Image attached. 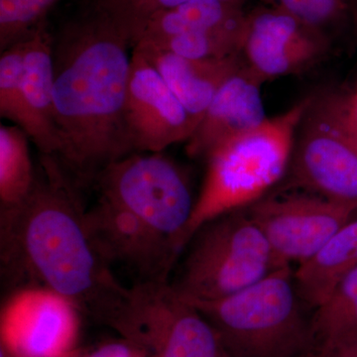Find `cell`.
<instances>
[{
	"label": "cell",
	"instance_id": "11",
	"mask_svg": "<svg viewBox=\"0 0 357 357\" xmlns=\"http://www.w3.org/2000/svg\"><path fill=\"white\" fill-rule=\"evenodd\" d=\"M123 119L133 153H160L187 142L199 126L158 70L132 49Z\"/></svg>",
	"mask_w": 357,
	"mask_h": 357
},
{
	"label": "cell",
	"instance_id": "4",
	"mask_svg": "<svg viewBox=\"0 0 357 357\" xmlns=\"http://www.w3.org/2000/svg\"><path fill=\"white\" fill-rule=\"evenodd\" d=\"M185 299L208 319L229 357H317L290 265L229 297Z\"/></svg>",
	"mask_w": 357,
	"mask_h": 357
},
{
	"label": "cell",
	"instance_id": "28",
	"mask_svg": "<svg viewBox=\"0 0 357 357\" xmlns=\"http://www.w3.org/2000/svg\"><path fill=\"white\" fill-rule=\"evenodd\" d=\"M317 357H357V337L321 349Z\"/></svg>",
	"mask_w": 357,
	"mask_h": 357
},
{
	"label": "cell",
	"instance_id": "6",
	"mask_svg": "<svg viewBox=\"0 0 357 357\" xmlns=\"http://www.w3.org/2000/svg\"><path fill=\"white\" fill-rule=\"evenodd\" d=\"M93 185L98 196L132 213L178 255L184 251L196 198L184 171L162 152L116 160L100 171Z\"/></svg>",
	"mask_w": 357,
	"mask_h": 357
},
{
	"label": "cell",
	"instance_id": "10",
	"mask_svg": "<svg viewBox=\"0 0 357 357\" xmlns=\"http://www.w3.org/2000/svg\"><path fill=\"white\" fill-rule=\"evenodd\" d=\"M292 185L357 208V152L312 98L296 137Z\"/></svg>",
	"mask_w": 357,
	"mask_h": 357
},
{
	"label": "cell",
	"instance_id": "3",
	"mask_svg": "<svg viewBox=\"0 0 357 357\" xmlns=\"http://www.w3.org/2000/svg\"><path fill=\"white\" fill-rule=\"evenodd\" d=\"M312 100H300L284 114L220 143L204 157L206 176L185 230V248L204 223L248 208L280 182L290 168L298 130Z\"/></svg>",
	"mask_w": 357,
	"mask_h": 357
},
{
	"label": "cell",
	"instance_id": "13",
	"mask_svg": "<svg viewBox=\"0 0 357 357\" xmlns=\"http://www.w3.org/2000/svg\"><path fill=\"white\" fill-rule=\"evenodd\" d=\"M86 222L96 248L112 266L129 268L139 281H168L177 253L132 213L98 196L86 208Z\"/></svg>",
	"mask_w": 357,
	"mask_h": 357
},
{
	"label": "cell",
	"instance_id": "24",
	"mask_svg": "<svg viewBox=\"0 0 357 357\" xmlns=\"http://www.w3.org/2000/svg\"><path fill=\"white\" fill-rule=\"evenodd\" d=\"M295 16L331 39L332 34L354 16L352 0H260Z\"/></svg>",
	"mask_w": 357,
	"mask_h": 357
},
{
	"label": "cell",
	"instance_id": "32",
	"mask_svg": "<svg viewBox=\"0 0 357 357\" xmlns=\"http://www.w3.org/2000/svg\"><path fill=\"white\" fill-rule=\"evenodd\" d=\"M141 357H145V356H141Z\"/></svg>",
	"mask_w": 357,
	"mask_h": 357
},
{
	"label": "cell",
	"instance_id": "23",
	"mask_svg": "<svg viewBox=\"0 0 357 357\" xmlns=\"http://www.w3.org/2000/svg\"><path fill=\"white\" fill-rule=\"evenodd\" d=\"M192 1L199 0H91V4L114 22L133 49L154 15ZM225 1L244 3L245 0Z\"/></svg>",
	"mask_w": 357,
	"mask_h": 357
},
{
	"label": "cell",
	"instance_id": "30",
	"mask_svg": "<svg viewBox=\"0 0 357 357\" xmlns=\"http://www.w3.org/2000/svg\"><path fill=\"white\" fill-rule=\"evenodd\" d=\"M352 7H354V21L357 23V0H352Z\"/></svg>",
	"mask_w": 357,
	"mask_h": 357
},
{
	"label": "cell",
	"instance_id": "22",
	"mask_svg": "<svg viewBox=\"0 0 357 357\" xmlns=\"http://www.w3.org/2000/svg\"><path fill=\"white\" fill-rule=\"evenodd\" d=\"M245 24L246 16L239 22L208 31L180 35L157 44L143 42L138 44L148 45L160 50L171 52L181 57L195 60L229 58L241 55Z\"/></svg>",
	"mask_w": 357,
	"mask_h": 357
},
{
	"label": "cell",
	"instance_id": "12",
	"mask_svg": "<svg viewBox=\"0 0 357 357\" xmlns=\"http://www.w3.org/2000/svg\"><path fill=\"white\" fill-rule=\"evenodd\" d=\"M330 47L328 36L277 7L263 4L246 14L241 56L262 82L309 69Z\"/></svg>",
	"mask_w": 357,
	"mask_h": 357
},
{
	"label": "cell",
	"instance_id": "29",
	"mask_svg": "<svg viewBox=\"0 0 357 357\" xmlns=\"http://www.w3.org/2000/svg\"><path fill=\"white\" fill-rule=\"evenodd\" d=\"M342 100H344L347 109L357 119V89L356 93L351 96H347H347H342Z\"/></svg>",
	"mask_w": 357,
	"mask_h": 357
},
{
	"label": "cell",
	"instance_id": "17",
	"mask_svg": "<svg viewBox=\"0 0 357 357\" xmlns=\"http://www.w3.org/2000/svg\"><path fill=\"white\" fill-rule=\"evenodd\" d=\"M23 42L22 89L26 102L41 126L58 141L61 149L54 116V37L49 31L48 22L35 28Z\"/></svg>",
	"mask_w": 357,
	"mask_h": 357
},
{
	"label": "cell",
	"instance_id": "5",
	"mask_svg": "<svg viewBox=\"0 0 357 357\" xmlns=\"http://www.w3.org/2000/svg\"><path fill=\"white\" fill-rule=\"evenodd\" d=\"M188 246L180 277L172 284L187 299L229 297L288 266L277 259L245 208L204 223Z\"/></svg>",
	"mask_w": 357,
	"mask_h": 357
},
{
	"label": "cell",
	"instance_id": "20",
	"mask_svg": "<svg viewBox=\"0 0 357 357\" xmlns=\"http://www.w3.org/2000/svg\"><path fill=\"white\" fill-rule=\"evenodd\" d=\"M29 140L18 126H0V213L21 206L36 184Z\"/></svg>",
	"mask_w": 357,
	"mask_h": 357
},
{
	"label": "cell",
	"instance_id": "16",
	"mask_svg": "<svg viewBox=\"0 0 357 357\" xmlns=\"http://www.w3.org/2000/svg\"><path fill=\"white\" fill-rule=\"evenodd\" d=\"M356 268L357 218H351L316 255L300 264L294 272L300 299L316 309L335 286Z\"/></svg>",
	"mask_w": 357,
	"mask_h": 357
},
{
	"label": "cell",
	"instance_id": "14",
	"mask_svg": "<svg viewBox=\"0 0 357 357\" xmlns=\"http://www.w3.org/2000/svg\"><path fill=\"white\" fill-rule=\"evenodd\" d=\"M262 83L245 64L234 73L218 91L196 130L187 141L188 154L206 157L220 143L266 121Z\"/></svg>",
	"mask_w": 357,
	"mask_h": 357
},
{
	"label": "cell",
	"instance_id": "18",
	"mask_svg": "<svg viewBox=\"0 0 357 357\" xmlns=\"http://www.w3.org/2000/svg\"><path fill=\"white\" fill-rule=\"evenodd\" d=\"M243 6V2L199 0L162 11L147 23L138 43L157 44L180 35L234 24L245 17Z\"/></svg>",
	"mask_w": 357,
	"mask_h": 357
},
{
	"label": "cell",
	"instance_id": "31",
	"mask_svg": "<svg viewBox=\"0 0 357 357\" xmlns=\"http://www.w3.org/2000/svg\"><path fill=\"white\" fill-rule=\"evenodd\" d=\"M0 357H14L9 354L8 351H6L3 347H0Z\"/></svg>",
	"mask_w": 357,
	"mask_h": 357
},
{
	"label": "cell",
	"instance_id": "26",
	"mask_svg": "<svg viewBox=\"0 0 357 357\" xmlns=\"http://www.w3.org/2000/svg\"><path fill=\"white\" fill-rule=\"evenodd\" d=\"M333 123L337 126L357 152V119L345 107L342 96H326L318 100Z\"/></svg>",
	"mask_w": 357,
	"mask_h": 357
},
{
	"label": "cell",
	"instance_id": "7",
	"mask_svg": "<svg viewBox=\"0 0 357 357\" xmlns=\"http://www.w3.org/2000/svg\"><path fill=\"white\" fill-rule=\"evenodd\" d=\"M107 326L145 357H229L208 319L169 281H138Z\"/></svg>",
	"mask_w": 357,
	"mask_h": 357
},
{
	"label": "cell",
	"instance_id": "2",
	"mask_svg": "<svg viewBox=\"0 0 357 357\" xmlns=\"http://www.w3.org/2000/svg\"><path fill=\"white\" fill-rule=\"evenodd\" d=\"M129 48L128 38L93 4L54 37V116L61 140L55 158L79 189L133 153L123 119Z\"/></svg>",
	"mask_w": 357,
	"mask_h": 357
},
{
	"label": "cell",
	"instance_id": "21",
	"mask_svg": "<svg viewBox=\"0 0 357 357\" xmlns=\"http://www.w3.org/2000/svg\"><path fill=\"white\" fill-rule=\"evenodd\" d=\"M311 319L318 352L357 337V268L314 309Z\"/></svg>",
	"mask_w": 357,
	"mask_h": 357
},
{
	"label": "cell",
	"instance_id": "1",
	"mask_svg": "<svg viewBox=\"0 0 357 357\" xmlns=\"http://www.w3.org/2000/svg\"><path fill=\"white\" fill-rule=\"evenodd\" d=\"M79 189L55 157L40 154L34 189L0 213L2 278L11 290L49 289L109 326L128 297L93 243Z\"/></svg>",
	"mask_w": 357,
	"mask_h": 357
},
{
	"label": "cell",
	"instance_id": "9",
	"mask_svg": "<svg viewBox=\"0 0 357 357\" xmlns=\"http://www.w3.org/2000/svg\"><path fill=\"white\" fill-rule=\"evenodd\" d=\"M82 314L49 289L13 291L0 314V347L14 357H74Z\"/></svg>",
	"mask_w": 357,
	"mask_h": 357
},
{
	"label": "cell",
	"instance_id": "27",
	"mask_svg": "<svg viewBox=\"0 0 357 357\" xmlns=\"http://www.w3.org/2000/svg\"><path fill=\"white\" fill-rule=\"evenodd\" d=\"M142 352L128 340L121 338L114 342H105L96 349L79 354L77 352L74 357H141Z\"/></svg>",
	"mask_w": 357,
	"mask_h": 357
},
{
	"label": "cell",
	"instance_id": "8",
	"mask_svg": "<svg viewBox=\"0 0 357 357\" xmlns=\"http://www.w3.org/2000/svg\"><path fill=\"white\" fill-rule=\"evenodd\" d=\"M245 210L283 265L309 260L357 211L306 191L265 196Z\"/></svg>",
	"mask_w": 357,
	"mask_h": 357
},
{
	"label": "cell",
	"instance_id": "19",
	"mask_svg": "<svg viewBox=\"0 0 357 357\" xmlns=\"http://www.w3.org/2000/svg\"><path fill=\"white\" fill-rule=\"evenodd\" d=\"M0 115L22 129L40 154L57 156L58 141L41 126L26 102L22 89L24 42L0 52Z\"/></svg>",
	"mask_w": 357,
	"mask_h": 357
},
{
	"label": "cell",
	"instance_id": "25",
	"mask_svg": "<svg viewBox=\"0 0 357 357\" xmlns=\"http://www.w3.org/2000/svg\"><path fill=\"white\" fill-rule=\"evenodd\" d=\"M63 0H0V52L25 39Z\"/></svg>",
	"mask_w": 357,
	"mask_h": 357
},
{
	"label": "cell",
	"instance_id": "15",
	"mask_svg": "<svg viewBox=\"0 0 357 357\" xmlns=\"http://www.w3.org/2000/svg\"><path fill=\"white\" fill-rule=\"evenodd\" d=\"M133 49L158 70L174 95L199 123L223 84L244 65L241 55L195 60L144 44L135 45Z\"/></svg>",
	"mask_w": 357,
	"mask_h": 357
}]
</instances>
